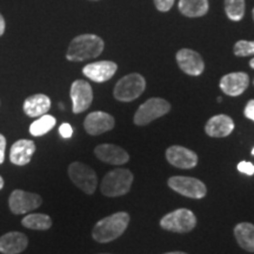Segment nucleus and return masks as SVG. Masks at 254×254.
<instances>
[{"instance_id": "f257e3e1", "label": "nucleus", "mask_w": 254, "mask_h": 254, "mask_svg": "<svg viewBox=\"0 0 254 254\" xmlns=\"http://www.w3.org/2000/svg\"><path fill=\"white\" fill-rule=\"evenodd\" d=\"M104 40L95 34H81L75 37L69 44L66 58L69 62H84L97 58L103 53Z\"/></svg>"}, {"instance_id": "f03ea898", "label": "nucleus", "mask_w": 254, "mask_h": 254, "mask_svg": "<svg viewBox=\"0 0 254 254\" xmlns=\"http://www.w3.org/2000/svg\"><path fill=\"white\" fill-rule=\"evenodd\" d=\"M129 215L126 212H117L110 217L101 219L94 225L92 237L98 243L105 244L116 240L126 231Z\"/></svg>"}, {"instance_id": "7ed1b4c3", "label": "nucleus", "mask_w": 254, "mask_h": 254, "mask_svg": "<svg viewBox=\"0 0 254 254\" xmlns=\"http://www.w3.org/2000/svg\"><path fill=\"white\" fill-rule=\"evenodd\" d=\"M133 184V173L127 168H116L103 178L100 190L106 196H120L128 193Z\"/></svg>"}, {"instance_id": "20e7f679", "label": "nucleus", "mask_w": 254, "mask_h": 254, "mask_svg": "<svg viewBox=\"0 0 254 254\" xmlns=\"http://www.w3.org/2000/svg\"><path fill=\"white\" fill-rule=\"evenodd\" d=\"M145 88V78L139 73H131L117 82L113 95L117 100L128 103V101H133L140 97L144 93Z\"/></svg>"}, {"instance_id": "39448f33", "label": "nucleus", "mask_w": 254, "mask_h": 254, "mask_svg": "<svg viewBox=\"0 0 254 254\" xmlns=\"http://www.w3.org/2000/svg\"><path fill=\"white\" fill-rule=\"evenodd\" d=\"M196 218L190 209L178 208L164 215L160 220V226L164 230L174 233H189L195 227Z\"/></svg>"}, {"instance_id": "423d86ee", "label": "nucleus", "mask_w": 254, "mask_h": 254, "mask_svg": "<svg viewBox=\"0 0 254 254\" xmlns=\"http://www.w3.org/2000/svg\"><path fill=\"white\" fill-rule=\"evenodd\" d=\"M68 177L78 189L86 194H93L98 185L97 173L88 165L74 161L68 166Z\"/></svg>"}, {"instance_id": "0eeeda50", "label": "nucleus", "mask_w": 254, "mask_h": 254, "mask_svg": "<svg viewBox=\"0 0 254 254\" xmlns=\"http://www.w3.org/2000/svg\"><path fill=\"white\" fill-rule=\"evenodd\" d=\"M171 111V104L161 98H151L146 103L140 105L138 111L134 114L135 125L145 126L153 122V120L161 118Z\"/></svg>"}, {"instance_id": "6e6552de", "label": "nucleus", "mask_w": 254, "mask_h": 254, "mask_svg": "<svg viewBox=\"0 0 254 254\" xmlns=\"http://www.w3.org/2000/svg\"><path fill=\"white\" fill-rule=\"evenodd\" d=\"M168 186L177 193L187 198L201 199L207 194V187L199 179L190 177H171L168 179Z\"/></svg>"}, {"instance_id": "1a4fd4ad", "label": "nucleus", "mask_w": 254, "mask_h": 254, "mask_svg": "<svg viewBox=\"0 0 254 254\" xmlns=\"http://www.w3.org/2000/svg\"><path fill=\"white\" fill-rule=\"evenodd\" d=\"M43 204V198L36 193L23 190H14L8 198V206L12 213L25 214L33 211Z\"/></svg>"}, {"instance_id": "9d476101", "label": "nucleus", "mask_w": 254, "mask_h": 254, "mask_svg": "<svg viewBox=\"0 0 254 254\" xmlns=\"http://www.w3.org/2000/svg\"><path fill=\"white\" fill-rule=\"evenodd\" d=\"M69 95L72 99V112L75 114L85 112L93 101V91L91 85L81 79L73 82Z\"/></svg>"}, {"instance_id": "9b49d317", "label": "nucleus", "mask_w": 254, "mask_h": 254, "mask_svg": "<svg viewBox=\"0 0 254 254\" xmlns=\"http://www.w3.org/2000/svg\"><path fill=\"white\" fill-rule=\"evenodd\" d=\"M177 63L183 72H185L189 75H193V77L201 74L205 68V64L201 56L195 51L190 49H182L178 51Z\"/></svg>"}, {"instance_id": "f8f14e48", "label": "nucleus", "mask_w": 254, "mask_h": 254, "mask_svg": "<svg viewBox=\"0 0 254 254\" xmlns=\"http://www.w3.org/2000/svg\"><path fill=\"white\" fill-rule=\"evenodd\" d=\"M166 159L172 166L183 168V170H190V168L195 167L198 164L196 153L179 145L171 146L167 148Z\"/></svg>"}, {"instance_id": "ddd939ff", "label": "nucleus", "mask_w": 254, "mask_h": 254, "mask_svg": "<svg viewBox=\"0 0 254 254\" xmlns=\"http://www.w3.org/2000/svg\"><path fill=\"white\" fill-rule=\"evenodd\" d=\"M116 125L114 118L106 112H92L84 120V128L88 134L99 135L105 132H109Z\"/></svg>"}, {"instance_id": "4468645a", "label": "nucleus", "mask_w": 254, "mask_h": 254, "mask_svg": "<svg viewBox=\"0 0 254 254\" xmlns=\"http://www.w3.org/2000/svg\"><path fill=\"white\" fill-rule=\"evenodd\" d=\"M250 85V77L245 72L228 73L221 78L220 86L221 91L230 97H238L247 90Z\"/></svg>"}, {"instance_id": "2eb2a0df", "label": "nucleus", "mask_w": 254, "mask_h": 254, "mask_svg": "<svg viewBox=\"0 0 254 254\" xmlns=\"http://www.w3.org/2000/svg\"><path fill=\"white\" fill-rule=\"evenodd\" d=\"M118 65L109 60H103V62H95L85 66L82 68V73L85 77L91 79L94 82H105L110 80L111 78L116 74Z\"/></svg>"}, {"instance_id": "dca6fc26", "label": "nucleus", "mask_w": 254, "mask_h": 254, "mask_svg": "<svg viewBox=\"0 0 254 254\" xmlns=\"http://www.w3.org/2000/svg\"><path fill=\"white\" fill-rule=\"evenodd\" d=\"M94 154L103 163L124 165L129 160V155L124 148L113 144H103L94 148Z\"/></svg>"}, {"instance_id": "f3484780", "label": "nucleus", "mask_w": 254, "mask_h": 254, "mask_svg": "<svg viewBox=\"0 0 254 254\" xmlns=\"http://www.w3.org/2000/svg\"><path fill=\"white\" fill-rule=\"evenodd\" d=\"M234 129V123L226 114H218L206 123L205 132L212 138H225Z\"/></svg>"}, {"instance_id": "a211bd4d", "label": "nucleus", "mask_w": 254, "mask_h": 254, "mask_svg": "<svg viewBox=\"0 0 254 254\" xmlns=\"http://www.w3.org/2000/svg\"><path fill=\"white\" fill-rule=\"evenodd\" d=\"M36 144L34 141L27 140V139H20L12 145L9 151V160L12 164L17 166H24L31 161L36 152Z\"/></svg>"}, {"instance_id": "6ab92c4d", "label": "nucleus", "mask_w": 254, "mask_h": 254, "mask_svg": "<svg viewBox=\"0 0 254 254\" xmlns=\"http://www.w3.org/2000/svg\"><path fill=\"white\" fill-rule=\"evenodd\" d=\"M28 245V239L21 232H8L0 237V253L19 254L24 252Z\"/></svg>"}, {"instance_id": "aec40b11", "label": "nucleus", "mask_w": 254, "mask_h": 254, "mask_svg": "<svg viewBox=\"0 0 254 254\" xmlns=\"http://www.w3.org/2000/svg\"><path fill=\"white\" fill-rule=\"evenodd\" d=\"M51 109V99L45 94H33L24 101L23 110L31 118H39L49 112Z\"/></svg>"}, {"instance_id": "412c9836", "label": "nucleus", "mask_w": 254, "mask_h": 254, "mask_svg": "<svg viewBox=\"0 0 254 254\" xmlns=\"http://www.w3.org/2000/svg\"><path fill=\"white\" fill-rule=\"evenodd\" d=\"M234 236L239 246L247 252L254 253V225L251 222H240L234 227Z\"/></svg>"}, {"instance_id": "4be33fe9", "label": "nucleus", "mask_w": 254, "mask_h": 254, "mask_svg": "<svg viewBox=\"0 0 254 254\" xmlns=\"http://www.w3.org/2000/svg\"><path fill=\"white\" fill-rule=\"evenodd\" d=\"M178 7L186 17H202L208 12V0H179Z\"/></svg>"}, {"instance_id": "5701e85b", "label": "nucleus", "mask_w": 254, "mask_h": 254, "mask_svg": "<svg viewBox=\"0 0 254 254\" xmlns=\"http://www.w3.org/2000/svg\"><path fill=\"white\" fill-rule=\"evenodd\" d=\"M21 225L30 230L46 231L52 226V219L49 215L41 213H32L25 217L21 220Z\"/></svg>"}, {"instance_id": "b1692460", "label": "nucleus", "mask_w": 254, "mask_h": 254, "mask_svg": "<svg viewBox=\"0 0 254 254\" xmlns=\"http://www.w3.org/2000/svg\"><path fill=\"white\" fill-rule=\"evenodd\" d=\"M57 120L53 116L50 114H44L38 118L36 122H33L30 126V133L33 136H41L50 132L53 127L56 126Z\"/></svg>"}, {"instance_id": "393cba45", "label": "nucleus", "mask_w": 254, "mask_h": 254, "mask_svg": "<svg viewBox=\"0 0 254 254\" xmlns=\"http://www.w3.org/2000/svg\"><path fill=\"white\" fill-rule=\"evenodd\" d=\"M245 0H225V12L228 19L240 21L245 15Z\"/></svg>"}, {"instance_id": "a878e982", "label": "nucleus", "mask_w": 254, "mask_h": 254, "mask_svg": "<svg viewBox=\"0 0 254 254\" xmlns=\"http://www.w3.org/2000/svg\"><path fill=\"white\" fill-rule=\"evenodd\" d=\"M233 52L237 57L254 56V41L239 40L234 45Z\"/></svg>"}, {"instance_id": "bb28decb", "label": "nucleus", "mask_w": 254, "mask_h": 254, "mask_svg": "<svg viewBox=\"0 0 254 254\" xmlns=\"http://www.w3.org/2000/svg\"><path fill=\"white\" fill-rule=\"evenodd\" d=\"M237 168L240 173L247 174V176H253L254 174V165L250 161H241L238 164Z\"/></svg>"}, {"instance_id": "cd10ccee", "label": "nucleus", "mask_w": 254, "mask_h": 254, "mask_svg": "<svg viewBox=\"0 0 254 254\" xmlns=\"http://www.w3.org/2000/svg\"><path fill=\"white\" fill-rule=\"evenodd\" d=\"M174 0H154V5L158 11L167 12L172 8Z\"/></svg>"}, {"instance_id": "c85d7f7f", "label": "nucleus", "mask_w": 254, "mask_h": 254, "mask_svg": "<svg viewBox=\"0 0 254 254\" xmlns=\"http://www.w3.org/2000/svg\"><path fill=\"white\" fill-rule=\"evenodd\" d=\"M59 133H60V135L63 136V138H65V139L71 138L72 134H73V128H72V126L69 125V124L64 123L63 125L59 127Z\"/></svg>"}, {"instance_id": "c756f323", "label": "nucleus", "mask_w": 254, "mask_h": 254, "mask_svg": "<svg viewBox=\"0 0 254 254\" xmlns=\"http://www.w3.org/2000/svg\"><path fill=\"white\" fill-rule=\"evenodd\" d=\"M244 114H245V117L247 119L254 122V99L250 100L249 103L246 104L245 110H244Z\"/></svg>"}, {"instance_id": "7c9ffc66", "label": "nucleus", "mask_w": 254, "mask_h": 254, "mask_svg": "<svg viewBox=\"0 0 254 254\" xmlns=\"http://www.w3.org/2000/svg\"><path fill=\"white\" fill-rule=\"evenodd\" d=\"M5 150H6V138L0 134V165L5 160Z\"/></svg>"}, {"instance_id": "2f4dec72", "label": "nucleus", "mask_w": 254, "mask_h": 254, "mask_svg": "<svg viewBox=\"0 0 254 254\" xmlns=\"http://www.w3.org/2000/svg\"><path fill=\"white\" fill-rule=\"evenodd\" d=\"M5 27H6V24H5V19L2 17L1 13H0V37L4 34L5 32Z\"/></svg>"}, {"instance_id": "473e14b6", "label": "nucleus", "mask_w": 254, "mask_h": 254, "mask_svg": "<svg viewBox=\"0 0 254 254\" xmlns=\"http://www.w3.org/2000/svg\"><path fill=\"white\" fill-rule=\"evenodd\" d=\"M2 187H4V179H2V177L0 176V190H1Z\"/></svg>"}, {"instance_id": "72a5a7b5", "label": "nucleus", "mask_w": 254, "mask_h": 254, "mask_svg": "<svg viewBox=\"0 0 254 254\" xmlns=\"http://www.w3.org/2000/svg\"><path fill=\"white\" fill-rule=\"evenodd\" d=\"M250 66L254 69V58H253V59H251V62H250Z\"/></svg>"}, {"instance_id": "f704fd0d", "label": "nucleus", "mask_w": 254, "mask_h": 254, "mask_svg": "<svg viewBox=\"0 0 254 254\" xmlns=\"http://www.w3.org/2000/svg\"><path fill=\"white\" fill-rule=\"evenodd\" d=\"M165 254H187L185 252H170V253H165Z\"/></svg>"}, {"instance_id": "c9c22d12", "label": "nucleus", "mask_w": 254, "mask_h": 254, "mask_svg": "<svg viewBox=\"0 0 254 254\" xmlns=\"http://www.w3.org/2000/svg\"><path fill=\"white\" fill-rule=\"evenodd\" d=\"M217 101H218V103H221V101H222V98H218Z\"/></svg>"}, {"instance_id": "e433bc0d", "label": "nucleus", "mask_w": 254, "mask_h": 254, "mask_svg": "<svg viewBox=\"0 0 254 254\" xmlns=\"http://www.w3.org/2000/svg\"><path fill=\"white\" fill-rule=\"evenodd\" d=\"M252 155H254V147H253V150H252Z\"/></svg>"}, {"instance_id": "4c0bfd02", "label": "nucleus", "mask_w": 254, "mask_h": 254, "mask_svg": "<svg viewBox=\"0 0 254 254\" xmlns=\"http://www.w3.org/2000/svg\"><path fill=\"white\" fill-rule=\"evenodd\" d=\"M253 20H254V8H253Z\"/></svg>"}, {"instance_id": "58836bf2", "label": "nucleus", "mask_w": 254, "mask_h": 254, "mask_svg": "<svg viewBox=\"0 0 254 254\" xmlns=\"http://www.w3.org/2000/svg\"><path fill=\"white\" fill-rule=\"evenodd\" d=\"M101 254H107V253H101Z\"/></svg>"}]
</instances>
